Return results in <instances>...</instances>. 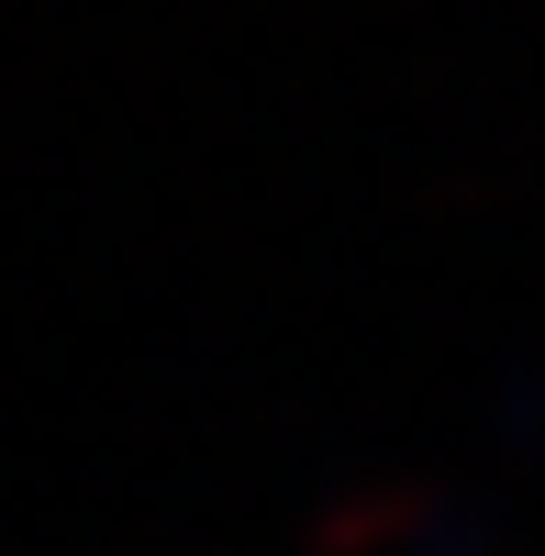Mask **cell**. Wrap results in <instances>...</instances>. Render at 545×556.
I'll use <instances>...</instances> for the list:
<instances>
[{"instance_id": "obj_1", "label": "cell", "mask_w": 545, "mask_h": 556, "mask_svg": "<svg viewBox=\"0 0 545 556\" xmlns=\"http://www.w3.org/2000/svg\"><path fill=\"white\" fill-rule=\"evenodd\" d=\"M445 534V501L423 479H368L324 501V523H312V556H401V545H434Z\"/></svg>"}]
</instances>
